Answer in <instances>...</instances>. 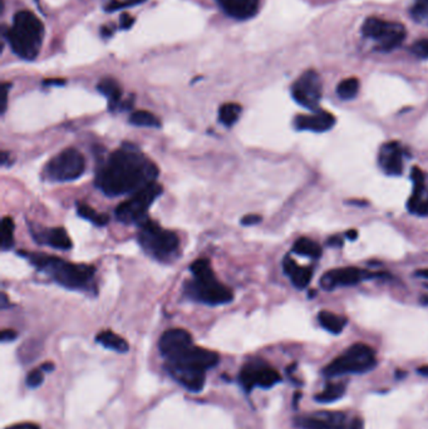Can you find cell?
I'll use <instances>...</instances> for the list:
<instances>
[{"label":"cell","instance_id":"1","mask_svg":"<svg viewBox=\"0 0 428 429\" xmlns=\"http://www.w3.org/2000/svg\"><path fill=\"white\" fill-rule=\"evenodd\" d=\"M157 176V166L137 147L125 143L101 165L96 185L106 195L116 197L136 194L154 182Z\"/></svg>","mask_w":428,"mask_h":429},{"label":"cell","instance_id":"2","mask_svg":"<svg viewBox=\"0 0 428 429\" xmlns=\"http://www.w3.org/2000/svg\"><path fill=\"white\" fill-rule=\"evenodd\" d=\"M219 354L191 345L174 358L166 360V369L179 384L198 393L205 386L206 372L219 364Z\"/></svg>","mask_w":428,"mask_h":429},{"label":"cell","instance_id":"3","mask_svg":"<svg viewBox=\"0 0 428 429\" xmlns=\"http://www.w3.org/2000/svg\"><path fill=\"white\" fill-rule=\"evenodd\" d=\"M29 261L40 272L48 274L55 283L71 290L91 288L96 269L86 264H73L45 254H27Z\"/></svg>","mask_w":428,"mask_h":429},{"label":"cell","instance_id":"4","mask_svg":"<svg viewBox=\"0 0 428 429\" xmlns=\"http://www.w3.org/2000/svg\"><path fill=\"white\" fill-rule=\"evenodd\" d=\"M6 37L18 57L26 60H35L43 43V23L32 11H18Z\"/></svg>","mask_w":428,"mask_h":429},{"label":"cell","instance_id":"5","mask_svg":"<svg viewBox=\"0 0 428 429\" xmlns=\"http://www.w3.org/2000/svg\"><path fill=\"white\" fill-rule=\"evenodd\" d=\"M190 269L193 279L185 285V294L190 299L208 305H223L232 301V291L216 279L208 259H198Z\"/></svg>","mask_w":428,"mask_h":429},{"label":"cell","instance_id":"6","mask_svg":"<svg viewBox=\"0 0 428 429\" xmlns=\"http://www.w3.org/2000/svg\"><path fill=\"white\" fill-rule=\"evenodd\" d=\"M377 364L373 349L366 344L358 342L347 349L344 353L335 358L324 368V375L334 378L346 374H362L373 369Z\"/></svg>","mask_w":428,"mask_h":429},{"label":"cell","instance_id":"7","mask_svg":"<svg viewBox=\"0 0 428 429\" xmlns=\"http://www.w3.org/2000/svg\"><path fill=\"white\" fill-rule=\"evenodd\" d=\"M138 241L147 254L159 260L170 259L179 249V238L175 233L161 228L149 218L140 223Z\"/></svg>","mask_w":428,"mask_h":429},{"label":"cell","instance_id":"8","mask_svg":"<svg viewBox=\"0 0 428 429\" xmlns=\"http://www.w3.org/2000/svg\"><path fill=\"white\" fill-rule=\"evenodd\" d=\"M162 186L157 182L150 184L142 190L133 194L131 199L122 202L121 205L116 208V218L118 221L127 225L143 223L147 218L146 215L150 207L162 194Z\"/></svg>","mask_w":428,"mask_h":429},{"label":"cell","instance_id":"9","mask_svg":"<svg viewBox=\"0 0 428 429\" xmlns=\"http://www.w3.org/2000/svg\"><path fill=\"white\" fill-rule=\"evenodd\" d=\"M86 169V160L76 148H66L47 163L44 176L52 182H69L79 179Z\"/></svg>","mask_w":428,"mask_h":429},{"label":"cell","instance_id":"10","mask_svg":"<svg viewBox=\"0 0 428 429\" xmlns=\"http://www.w3.org/2000/svg\"><path fill=\"white\" fill-rule=\"evenodd\" d=\"M362 34L377 43V49L390 52L406 38V28L401 23L388 22L379 18H368L363 23Z\"/></svg>","mask_w":428,"mask_h":429},{"label":"cell","instance_id":"11","mask_svg":"<svg viewBox=\"0 0 428 429\" xmlns=\"http://www.w3.org/2000/svg\"><path fill=\"white\" fill-rule=\"evenodd\" d=\"M322 93V79L315 71L304 72L291 87V96L295 99V102L314 112L318 111Z\"/></svg>","mask_w":428,"mask_h":429},{"label":"cell","instance_id":"12","mask_svg":"<svg viewBox=\"0 0 428 429\" xmlns=\"http://www.w3.org/2000/svg\"><path fill=\"white\" fill-rule=\"evenodd\" d=\"M239 381L245 391H252L257 386L263 389L273 388L280 383L281 377L274 368L263 362H250L242 367Z\"/></svg>","mask_w":428,"mask_h":429},{"label":"cell","instance_id":"13","mask_svg":"<svg viewBox=\"0 0 428 429\" xmlns=\"http://www.w3.org/2000/svg\"><path fill=\"white\" fill-rule=\"evenodd\" d=\"M376 277H378V274H372L359 267H341L325 272L320 279V285L324 290H333L339 286L357 285L364 280Z\"/></svg>","mask_w":428,"mask_h":429},{"label":"cell","instance_id":"14","mask_svg":"<svg viewBox=\"0 0 428 429\" xmlns=\"http://www.w3.org/2000/svg\"><path fill=\"white\" fill-rule=\"evenodd\" d=\"M159 345V352L167 360L193 345V337L185 329H170L162 334Z\"/></svg>","mask_w":428,"mask_h":429},{"label":"cell","instance_id":"15","mask_svg":"<svg viewBox=\"0 0 428 429\" xmlns=\"http://www.w3.org/2000/svg\"><path fill=\"white\" fill-rule=\"evenodd\" d=\"M378 165L388 176H400L403 172V150L401 143L388 142L381 147Z\"/></svg>","mask_w":428,"mask_h":429},{"label":"cell","instance_id":"16","mask_svg":"<svg viewBox=\"0 0 428 429\" xmlns=\"http://www.w3.org/2000/svg\"><path fill=\"white\" fill-rule=\"evenodd\" d=\"M304 429H347V416L343 412H319L298 420Z\"/></svg>","mask_w":428,"mask_h":429},{"label":"cell","instance_id":"17","mask_svg":"<svg viewBox=\"0 0 428 429\" xmlns=\"http://www.w3.org/2000/svg\"><path fill=\"white\" fill-rule=\"evenodd\" d=\"M295 128L299 130H310L323 133L335 125V117L327 111H315L313 114H300L294 120Z\"/></svg>","mask_w":428,"mask_h":429},{"label":"cell","instance_id":"18","mask_svg":"<svg viewBox=\"0 0 428 429\" xmlns=\"http://www.w3.org/2000/svg\"><path fill=\"white\" fill-rule=\"evenodd\" d=\"M216 1L227 16L237 21H247L257 16L260 6L259 0H216Z\"/></svg>","mask_w":428,"mask_h":429},{"label":"cell","instance_id":"19","mask_svg":"<svg viewBox=\"0 0 428 429\" xmlns=\"http://www.w3.org/2000/svg\"><path fill=\"white\" fill-rule=\"evenodd\" d=\"M34 239L40 244L48 245L58 250H69L72 249V240L63 228H32Z\"/></svg>","mask_w":428,"mask_h":429},{"label":"cell","instance_id":"20","mask_svg":"<svg viewBox=\"0 0 428 429\" xmlns=\"http://www.w3.org/2000/svg\"><path fill=\"white\" fill-rule=\"evenodd\" d=\"M283 267H284V272L286 275L291 277L293 285L298 289L307 288L309 283H310V280H312V277H313L312 269L299 267L297 262L291 259V256H286L284 259Z\"/></svg>","mask_w":428,"mask_h":429},{"label":"cell","instance_id":"21","mask_svg":"<svg viewBox=\"0 0 428 429\" xmlns=\"http://www.w3.org/2000/svg\"><path fill=\"white\" fill-rule=\"evenodd\" d=\"M97 89L108 99L111 111H116L117 107L121 109L122 88L113 78L102 79L99 82Z\"/></svg>","mask_w":428,"mask_h":429},{"label":"cell","instance_id":"22","mask_svg":"<svg viewBox=\"0 0 428 429\" xmlns=\"http://www.w3.org/2000/svg\"><path fill=\"white\" fill-rule=\"evenodd\" d=\"M97 342H99L102 347L111 349L117 353H127L130 350L128 342L123 338L117 335L116 333L111 330H105V332L99 333L96 338Z\"/></svg>","mask_w":428,"mask_h":429},{"label":"cell","instance_id":"23","mask_svg":"<svg viewBox=\"0 0 428 429\" xmlns=\"http://www.w3.org/2000/svg\"><path fill=\"white\" fill-rule=\"evenodd\" d=\"M318 321L325 330L332 334H341L343 329L346 328L347 319L341 316H337L334 313H330L327 310L320 311L318 314Z\"/></svg>","mask_w":428,"mask_h":429},{"label":"cell","instance_id":"24","mask_svg":"<svg viewBox=\"0 0 428 429\" xmlns=\"http://www.w3.org/2000/svg\"><path fill=\"white\" fill-rule=\"evenodd\" d=\"M293 251L299 255L308 256V257H313V259H318L322 255L320 245L308 238L298 239L293 246Z\"/></svg>","mask_w":428,"mask_h":429},{"label":"cell","instance_id":"25","mask_svg":"<svg viewBox=\"0 0 428 429\" xmlns=\"http://www.w3.org/2000/svg\"><path fill=\"white\" fill-rule=\"evenodd\" d=\"M346 393V384L343 383H330L323 391L315 396V401L319 403H330L338 401Z\"/></svg>","mask_w":428,"mask_h":429},{"label":"cell","instance_id":"26","mask_svg":"<svg viewBox=\"0 0 428 429\" xmlns=\"http://www.w3.org/2000/svg\"><path fill=\"white\" fill-rule=\"evenodd\" d=\"M77 212L81 218L87 220V221H91L96 226H106L108 223V221H110L108 215L99 213V212L96 211L92 207L86 205V204H77Z\"/></svg>","mask_w":428,"mask_h":429},{"label":"cell","instance_id":"27","mask_svg":"<svg viewBox=\"0 0 428 429\" xmlns=\"http://www.w3.org/2000/svg\"><path fill=\"white\" fill-rule=\"evenodd\" d=\"M242 106L237 104H225L219 109V121L226 127H231L239 120L242 113Z\"/></svg>","mask_w":428,"mask_h":429},{"label":"cell","instance_id":"28","mask_svg":"<svg viewBox=\"0 0 428 429\" xmlns=\"http://www.w3.org/2000/svg\"><path fill=\"white\" fill-rule=\"evenodd\" d=\"M130 122L132 125L138 126V127H152V128H159L161 122L159 118L151 113L149 111H136L131 114Z\"/></svg>","mask_w":428,"mask_h":429},{"label":"cell","instance_id":"29","mask_svg":"<svg viewBox=\"0 0 428 429\" xmlns=\"http://www.w3.org/2000/svg\"><path fill=\"white\" fill-rule=\"evenodd\" d=\"M14 221L6 216L1 220V250H11L14 245Z\"/></svg>","mask_w":428,"mask_h":429},{"label":"cell","instance_id":"30","mask_svg":"<svg viewBox=\"0 0 428 429\" xmlns=\"http://www.w3.org/2000/svg\"><path fill=\"white\" fill-rule=\"evenodd\" d=\"M359 91V81L357 78H347L338 84L337 93L342 99H351L356 97Z\"/></svg>","mask_w":428,"mask_h":429},{"label":"cell","instance_id":"31","mask_svg":"<svg viewBox=\"0 0 428 429\" xmlns=\"http://www.w3.org/2000/svg\"><path fill=\"white\" fill-rule=\"evenodd\" d=\"M411 16L415 22L428 26V0H416L412 6Z\"/></svg>","mask_w":428,"mask_h":429},{"label":"cell","instance_id":"32","mask_svg":"<svg viewBox=\"0 0 428 429\" xmlns=\"http://www.w3.org/2000/svg\"><path fill=\"white\" fill-rule=\"evenodd\" d=\"M408 210L412 213H416L418 216H428V196L427 197H421L416 201H410L407 204Z\"/></svg>","mask_w":428,"mask_h":429},{"label":"cell","instance_id":"33","mask_svg":"<svg viewBox=\"0 0 428 429\" xmlns=\"http://www.w3.org/2000/svg\"><path fill=\"white\" fill-rule=\"evenodd\" d=\"M44 379V370L42 368H38V369H34L27 375V386L29 388H38V386H42V383H43Z\"/></svg>","mask_w":428,"mask_h":429},{"label":"cell","instance_id":"34","mask_svg":"<svg viewBox=\"0 0 428 429\" xmlns=\"http://www.w3.org/2000/svg\"><path fill=\"white\" fill-rule=\"evenodd\" d=\"M412 53L419 58H428V39H421L412 45Z\"/></svg>","mask_w":428,"mask_h":429},{"label":"cell","instance_id":"35","mask_svg":"<svg viewBox=\"0 0 428 429\" xmlns=\"http://www.w3.org/2000/svg\"><path fill=\"white\" fill-rule=\"evenodd\" d=\"M145 0H128L126 3H120V1H115V3H112L110 6H106V11H117V9H121L123 6H135V4H138V3H142Z\"/></svg>","mask_w":428,"mask_h":429},{"label":"cell","instance_id":"36","mask_svg":"<svg viewBox=\"0 0 428 429\" xmlns=\"http://www.w3.org/2000/svg\"><path fill=\"white\" fill-rule=\"evenodd\" d=\"M11 83H4L3 86H1V113H4L6 109V104H8V93H9V89H11Z\"/></svg>","mask_w":428,"mask_h":429},{"label":"cell","instance_id":"37","mask_svg":"<svg viewBox=\"0 0 428 429\" xmlns=\"http://www.w3.org/2000/svg\"><path fill=\"white\" fill-rule=\"evenodd\" d=\"M263 218L260 215H255V213H250V215H247V216H244L242 218V223L244 226H253V225H257V223H260Z\"/></svg>","mask_w":428,"mask_h":429},{"label":"cell","instance_id":"38","mask_svg":"<svg viewBox=\"0 0 428 429\" xmlns=\"http://www.w3.org/2000/svg\"><path fill=\"white\" fill-rule=\"evenodd\" d=\"M18 334L17 332H14L13 329H6V330H3L1 334H0V339H1V342H13V340H16L17 339Z\"/></svg>","mask_w":428,"mask_h":429},{"label":"cell","instance_id":"39","mask_svg":"<svg viewBox=\"0 0 428 429\" xmlns=\"http://www.w3.org/2000/svg\"><path fill=\"white\" fill-rule=\"evenodd\" d=\"M133 23H135L133 16L127 14V13L122 14L121 21H120V26H121L122 29H130L133 26Z\"/></svg>","mask_w":428,"mask_h":429},{"label":"cell","instance_id":"40","mask_svg":"<svg viewBox=\"0 0 428 429\" xmlns=\"http://www.w3.org/2000/svg\"><path fill=\"white\" fill-rule=\"evenodd\" d=\"M6 429H40L37 424L33 423H19L11 425Z\"/></svg>","mask_w":428,"mask_h":429},{"label":"cell","instance_id":"41","mask_svg":"<svg viewBox=\"0 0 428 429\" xmlns=\"http://www.w3.org/2000/svg\"><path fill=\"white\" fill-rule=\"evenodd\" d=\"M364 428V423L361 418H354L351 420V424L348 425L347 429H363Z\"/></svg>","mask_w":428,"mask_h":429},{"label":"cell","instance_id":"42","mask_svg":"<svg viewBox=\"0 0 428 429\" xmlns=\"http://www.w3.org/2000/svg\"><path fill=\"white\" fill-rule=\"evenodd\" d=\"M66 82L63 79H47L44 81V86H63Z\"/></svg>","mask_w":428,"mask_h":429},{"label":"cell","instance_id":"43","mask_svg":"<svg viewBox=\"0 0 428 429\" xmlns=\"http://www.w3.org/2000/svg\"><path fill=\"white\" fill-rule=\"evenodd\" d=\"M328 245L330 246H342V240L338 236H333L328 240Z\"/></svg>","mask_w":428,"mask_h":429},{"label":"cell","instance_id":"44","mask_svg":"<svg viewBox=\"0 0 428 429\" xmlns=\"http://www.w3.org/2000/svg\"><path fill=\"white\" fill-rule=\"evenodd\" d=\"M346 238L347 239L351 240V241H353V240L357 239L358 233L356 231V230H349V231H347L346 233Z\"/></svg>","mask_w":428,"mask_h":429},{"label":"cell","instance_id":"45","mask_svg":"<svg viewBox=\"0 0 428 429\" xmlns=\"http://www.w3.org/2000/svg\"><path fill=\"white\" fill-rule=\"evenodd\" d=\"M1 309H6V306L9 305V301H8V298H6V294H1Z\"/></svg>","mask_w":428,"mask_h":429},{"label":"cell","instance_id":"46","mask_svg":"<svg viewBox=\"0 0 428 429\" xmlns=\"http://www.w3.org/2000/svg\"><path fill=\"white\" fill-rule=\"evenodd\" d=\"M40 368H42L44 372H52V370L55 369V365L52 364V363H44Z\"/></svg>","mask_w":428,"mask_h":429},{"label":"cell","instance_id":"47","mask_svg":"<svg viewBox=\"0 0 428 429\" xmlns=\"http://www.w3.org/2000/svg\"><path fill=\"white\" fill-rule=\"evenodd\" d=\"M418 373H419L421 375H424V377H428V365L421 367V368L418 369Z\"/></svg>","mask_w":428,"mask_h":429},{"label":"cell","instance_id":"48","mask_svg":"<svg viewBox=\"0 0 428 429\" xmlns=\"http://www.w3.org/2000/svg\"><path fill=\"white\" fill-rule=\"evenodd\" d=\"M416 277H426V279H428V270H418V272H416Z\"/></svg>","mask_w":428,"mask_h":429}]
</instances>
